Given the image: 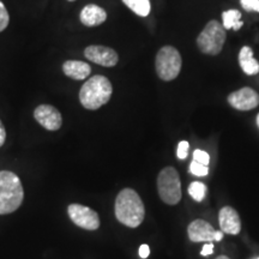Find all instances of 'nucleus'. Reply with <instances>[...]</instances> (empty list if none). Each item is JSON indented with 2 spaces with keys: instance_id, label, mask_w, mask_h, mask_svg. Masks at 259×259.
Masks as SVG:
<instances>
[{
  "instance_id": "f257e3e1",
  "label": "nucleus",
  "mask_w": 259,
  "mask_h": 259,
  "mask_svg": "<svg viewBox=\"0 0 259 259\" xmlns=\"http://www.w3.org/2000/svg\"><path fill=\"white\" fill-rule=\"evenodd\" d=\"M114 211L118 221L128 228H137L144 221V204L139 194L132 189H124L119 192Z\"/></svg>"
},
{
  "instance_id": "f03ea898",
  "label": "nucleus",
  "mask_w": 259,
  "mask_h": 259,
  "mask_svg": "<svg viewBox=\"0 0 259 259\" xmlns=\"http://www.w3.org/2000/svg\"><path fill=\"white\" fill-rule=\"evenodd\" d=\"M113 94L111 80L102 74L90 77L79 90V102L85 109L96 111L108 103Z\"/></svg>"
},
{
  "instance_id": "7ed1b4c3",
  "label": "nucleus",
  "mask_w": 259,
  "mask_h": 259,
  "mask_svg": "<svg viewBox=\"0 0 259 259\" xmlns=\"http://www.w3.org/2000/svg\"><path fill=\"white\" fill-rule=\"evenodd\" d=\"M24 199V190L21 179L14 171H0V215L16 211Z\"/></svg>"
},
{
  "instance_id": "20e7f679",
  "label": "nucleus",
  "mask_w": 259,
  "mask_h": 259,
  "mask_svg": "<svg viewBox=\"0 0 259 259\" xmlns=\"http://www.w3.org/2000/svg\"><path fill=\"white\" fill-rule=\"evenodd\" d=\"M226 29L219 21H210L197 37L199 51L208 56H218L221 53L226 42Z\"/></svg>"
},
{
  "instance_id": "39448f33",
  "label": "nucleus",
  "mask_w": 259,
  "mask_h": 259,
  "mask_svg": "<svg viewBox=\"0 0 259 259\" xmlns=\"http://www.w3.org/2000/svg\"><path fill=\"white\" fill-rule=\"evenodd\" d=\"M181 56L173 46H164L157 52L155 59V69L157 76L164 82L176 79L181 70Z\"/></svg>"
},
{
  "instance_id": "423d86ee",
  "label": "nucleus",
  "mask_w": 259,
  "mask_h": 259,
  "mask_svg": "<svg viewBox=\"0 0 259 259\" xmlns=\"http://www.w3.org/2000/svg\"><path fill=\"white\" fill-rule=\"evenodd\" d=\"M157 191L162 202L176 205L181 199V183L176 168L166 167L157 177Z\"/></svg>"
},
{
  "instance_id": "0eeeda50",
  "label": "nucleus",
  "mask_w": 259,
  "mask_h": 259,
  "mask_svg": "<svg viewBox=\"0 0 259 259\" xmlns=\"http://www.w3.org/2000/svg\"><path fill=\"white\" fill-rule=\"evenodd\" d=\"M67 213L74 225L85 231H96L100 227L99 213L82 204H70Z\"/></svg>"
},
{
  "instance_id": "6e6552de",
  "label": "nucleus",
  "mask_w": 259,
  "mask_h": 259,
  "mask_svg": "<svg viewBox=\"0 0 259 259\" xmlns=\"http://www.w3.org/2000/svg\"><path fill=\"white\" fill-rule=\"evenodd\" d=\"M189 238L193 242L202 241H221L223 239L222 231H215V228L204 220H194L190 223L189 228Z\"/></svg>"
},
{
  "instance_id": "1a4fd4ad",
  "label": "nucleus",
  "mask_w": 259,
  "mask_h": 259,
  "mask_svg": "<svg viewBox=\"0 0 259 259\" xmlns=\"http://www.w3.org/2000/svg\"><path fill=\"white\" fill-rule=\"evenodd\" d=\"M34 118L42 127L48 131H58L63 125V116L56 107L40 105L35 108Z\"/></svg>"
},
{
  "instance_id": "9d476101",
  "label": "nucleus",
  "mask_w": 259,
  "mask_h": 259,
  "mask_svg": "<svg viewBox=\"0 0 259 259\" xmlns=\"http://www.w3.org/2000/svg\"><path fill=\"white\" fill-rule=\"evenodd\" d=\"M84 57L97 65L105 67H113L118 64V53L111 47L107 46H88L84 50Z\"/></svg>"
},
{
  "instance_id": "9b49d317",
  "label": "nucleus",
  "mask_w": 259,
  "mask_h": 259,
  "mask_svg": "<svg viewBox=\"0 0 259 259\" xmlns=\"http://www.w3.org/2000/svg\"><path fill=\"white\" fill-rule=\"evenodd\" d=\"M228 103L238 111H251L259 105V95L252 88L245 87L229 94Z\"/></svg>"
},
{
  "instance_id": "f8f14e48",
  "label": "nucleus",
  "mask_w": 259,
  "mask_h": 259,
  "mask_svg": "<svg viewBox=\"0 0 259 259\" xmlns=\"http://www.w3.org/2000/svg\"><path fill=\"white\" fill-rule=\"evenodd\" d=\"M219 221L221 231L226 234L236 235L241 231V221L238 212L232 206H225L219 213Z\"/></svg>"
},
{
  "instance_id": "ddd939ff",
  "label": "nucleus",
  "mask_w": 259,
  "mask_h": 259,
  "mask_svg": "<svg viewBox=\"0 0 259 259\" xmlns=\"http://www.w3.org/2000/svg\"><path fill=\"white\" fill-rule=\"evenodd\" d=\"M79 19L82 22V24L88 28L99 27V25H101L106 22L107 12L105 11V9L100 8V6L95 4H89L82 9Z\"/></svg>"
},
{
  "instance_id": "4468645a",
  "label": "nucleus",
  "mask_w": 259,
  "mask_h": 259,
  "mask_svg": "<svg viewBox=\"0 0 259 259\" xmlns=\"http://www.w3.org/2000/svg\"><path fill=\"white\" fill-rule=\"evenodd\" d=\"M63 72L69 78L83 80L92 73V67L88 63L80 60H66L63 64Z\"/></svg>"
},
{
  "instance_id": "2eb2a0df",
  "label": "nucleus",
  "mask_w": 259,
  "mask_h": 259,
  "mask_svg": "<svg viewBox=\"0 0 259 259\" xmlns=\"http://www.w3.org/2000/svg\"><path fill=\"white\" fill-rule=\"evenodd\" d=\"M239 64L242 71L248 76H254L259 73V63L253 58V51L251 47L245 46L239 53Z\"/></svg>"
},
{
  "instance_id": "dca6fc26",
  "label": "nucleus",
  "mask_w": 259,
  "mask_h": 259,
  "mask_svg": "<svg viewBox=\"0 0 259 259\" xmlns=\"http://www.w3.org/2000/svg\"><path fill=\"white\" fill-rule=\"evenodd\" d=\"M223 28L239 30L244 23L241 21V12L239 10H228L222 14Z\"/></svg>"
},
{
  "instance_id": "f3484780",
  "label": "nucleus",
  "mask_w": 259,
  "mask_h": 259,
  "mask_svg": "<svg viewBox=\"0 0 259 259\" xmlns=\"http://www.w3.org/2000/svg\"><path fill=\"white\" fill-rule=\"evenodd\" d=\"M122 3L141 17H147L151 11L150 0H122Z\"/></svg>"
},
{
  "instance_id": "a211bd4d",
  "label": "nucleus",
  "mask_w": 259,
  "mask_h": 259,
  "mask_svg": "<svg viewBox=\"0 0 259 259\" xmlns=\"http://www.w3.org/2000/svg\"><path fill=\"white\" fill-rule=\"evenodd\" d=\"M189 193L196 202H202L205 198L206 186L203 183H199V181H193L189 186Z\"/></svg>"
},
{
  "instance_id": "6ab92c4d",
  "label": "nucleus",
  "mask_w": 259,
  "mask_h": 259,
  "mask_svg": "<svg viewBox=\"0 0 259 259\" xmlns=\"http://www.w3.org/2000/svg\"><path fill=\"white\" fill-rule=\"evenodd\" d=\"M190 171L196 177H205L208 176V166H204V164H200L198 162L192 161L190 166Z\"/></svg>"
},
{
  "instance_id": "aec40b11",
  "label": "nucleus",
  "mask_w": 259,
  "mask_h": 259,
  "mask_svg": "<svg viewBox=\"0 0 259 259\" xmlns=\"http://www.w3.org/2000/svg\"><path fill=\"white\" fill-rule=\"evenodd\" d=\"M10 23V16L8 10H6L5 5L3 2H0V32L4 31L6 28L9 27Z\"/></svg>"
},
{
  "instance_id": "412c9836",
  "label": "nucleus",
  "mask_w": 259,
  "mask_h": 259,
  "mask_svg": "<svg viewBox=\"0 0 259 259\" xmlns=\"http://www.w3.org/2000/svg\"><path fill=\"white\" fill-rule=\"evenodd\" d=\"M193 161L198 162L200 164H204V166H208L210 162V156L206 151L197 149V150H194L193 153Z\"/></svg>"
},
{
  "instance_id": "4be33fe9",
  "label": "nucleus",
  "mask_w": 259,
  "mask_h": 259,
  "mask_svg": "<svg viewBox=\"0 0 259 259\" xmlns=\"http://www.w3.org/2000/svg\"><path fill=\"white\" fill-rule=\"evenodd\" d=\"M240 3L246 11L259 12V0H240Z\"/></svg>"
},
{
  "instance_id": "5701e85b",
  "label": "nucleus",
  "mask_w": 259,
  "mask_h": 259,
  "mask_svg": "<svg viewBox=\"0 0 259 259\" xmlns=\"http://www.w3.org/2000/svg\"><path fill=\"white\" fill-rule=\"evenodd\" d=\"M189 147L190 145L186 141L180 142L179 145H178V151H177L178 158H180V160H185L187 155H189Z\"/></svg>"
},
{
  "instance_id": "b1692460",
  "label": "nucleus",
  "mask_w": 259,
  "mask_h": 259,
  "mask_svg": "<svg viewBox=\"0 0 259 259\" xmlns=\"http://www.w3.org/2000/svg\"><path fill=\"white\" fill-rule=\"evenodd\" d=\"M149 254H150V248H149L148 245H142L141 247H139V257L141 258H148Z\"/></svg>"
},
{
  "instance_id": "393cba45",
  "label": "nucleus",
  "mask_w": 259,
  "mask_h": 259,
  "mask_svg": "<svg viewBox=\"0 0 259 259\" xmlns=\"http://www.w3.org/2000/svg\"><path fill=\"white\" fill-rule=\"evenodd\" d=\"M6 141V130H5V126L3 124V121L0 120V148L3 147Z\"/></svg>"
},
{
  "instance_id": "a878e982",
  "label": "nucleus",
  "mask_w": 259,
  "mask_h": 259,
  "mask_svg": "<svg viewBox=\"0 0 259 259\" xmlns=\"http://www.w3.org/2000/svg\"><path fill=\"white\" fill-rule=\"evenodd\" d=\"M212 252H213V245L211 244V242H210V244L204 245V247H203L202 252H200V254L204 255V257H206V255L212 254Z\"/></svg>"
},
{
  "instance_id": "bb28decb",
  "label": "nucleus",
  "mask_w": 259,
  "mask_h": 259,
  "mask_svg": "<svg viewBox=\"0 0 259 259\" xmlns=\"http://www.w3.org/2000/svg\"><path fill=\"white\" fill-rule=\"evenodd\" d=\"M216 259H231V258H228L227 255H220V257H218Z\"/></svg>"
},
{
  "instance_id": "cd10ccee",
  "label": "nucleus",
  "mask_w": 259,
  "mask_h": 259,
  "mask_svg": "<svg viewBox=\"0 0 259 259\" xmlns=\"http://www.w3.org/2000/svg\"><path fill=\"white\" fill-rule=\"evenodd\" d=\"M257 125H258V127H259V114L257 115Z\"/></svg>"
},
{
  "instance_id": "c85d7f7f",
  "label": "nucleus",
  "mask_w": 259,
  "mask_h": 259,
  "mask_svg": "<svg viewBox=\"0 0 259 259\" xmlns=\"http://www.w3.org/2000/svg\"><path fill=\"white\" fill-rule=\"evenodd\" d=\"M67 2H70V3H72V2H76V0H67Z\"/></svg>"
},
{
  "instance_id": "c756f323",
  "label": "nucleus",
  "mask_w": 259,
  "mask_h": 259,
  "mask_svg": "<svg viewBox=\"0 0 259 259\" xmlns=\"http://www.w3.org/2000/svg\"><path fill=\"white\" fill-rule=\"evenodd\" d=\"M257 259H259V257H258V258H257Z\"/></svg>"
}]
</instances>
